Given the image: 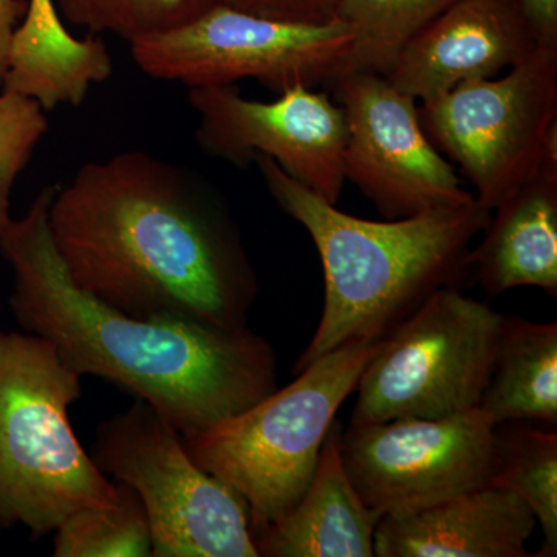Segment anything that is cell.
I'll return each instance as SVG.
<instances>
[{"label": "cell", "mask_w": 557, "mask_h": 557, "mask_svg": "<svg viewBox=\"0 0 557 557\" xmlns=\"http://www.w3.org/2000/svg\"><path fill=\"white\" fill-rule=\"evenodd\" d=\"M49 228L70 278L139 319L247 327L259 282L228 205L188 166L139 150L54 186Z\"/></svg>", "instance_id": "6da1fadb"}, {"label": "cell", "mask_w": 557, "mask_h": 557, "mask_svg": "<svg viewBox=\"0 0 557 557\" xmlns=\"http://www.w3.org/2000/svg\"><path fill=\"white\" fill-rule=\"evenodd\" d=\"M54 186L0 231L13 271L10 309L25 333L49 341L81 376L148 403L180 435L244 412L277 388L271 344L247 327L139 319L112 309L70 278L49 228Z\"/></svg>", "instance_id": "7a4b0ae2"}, {"label": "cell", "mask_w": 557, "mask_h": 557, "mask_svg": "<svg viewBox=\"0 0 557 557\" xmlns=\"http://www.w3.org/2000/svg\"><path fill=\"white\" fill-rule=\"evenodd\" d=\"M252 161L277 207L309 231L324 270V311L295 375L347 344L386 339L435 292L471 276L472 242L491 218L478 200L373 222L339 211L270 157Z\"/></svg>", "instance_id": "3957f363"}, {"label": "cell", "mask_w": 557, "mask_h": 557, "mask_svg": "<svg viewBox=\"0 0 557 557\" xmlns=\"http://www.w3.org/2000/svg\"><path fill=\"white\" fill-rule=\"evenodd\" d=\"M81 380L49 341L0 332V531L21 525L44 537L76 509L116 500V483L70 423Z\"/></svg>", "instance_id": "277c9868"}, {"label": "cell", "mask_w": 557, "mask_h": 557, "mask_svg": "<svg viewBox=\"0 0 557 557\" xmlns=\"http://www.w3.org/2000/svg\"><path fill=\"white\" fill-rule=\"evenodd\" d=\"M381 346L383 341L336 348L244 412L180 435L189 457L245 502L252 537L309 490L336 413Z\"/></svg>", "instance_id": "5b68a950"}, {"label": "cell", "mask_w": 557, "mask_h": 557, "mask_svg": "<svg viewBox=\"0 0 557 557\" xmlns=\"http://www.w3.org/2000/svg\"><path fill=\"white\" fill-rule=\"evenodd\" d=\"M418 113L432 145L493 211L557 163V47H537L504 78L458 84Z\"/></svg>", "instance_id": "8992f818"}, {"label": "cell", "mask_w": 557, "mask_h": 557, "mask_svg": "<svg viewBox=\"0 0 557 557\" xmlns=\"http://www.w3.org/2000/svg\"><path fill=\"white\" fill-rule=\"evenodd\" d=\"M91 458L141 498L152 557H259L239 494L203 471L148 403L102 421Z\"/></svg>", "instance_id": "52a82bcc"}, {"label": "cell", "mask_w": 557, "mask_h": 557, "mask_svg": "<svg viewBox=\"0 0 557 557\" xmlns=\"http://www.w3.org/2000/svg\"><path fill=\"white\" fill-rule=\"evenodd\" d=\"M504 319L460 288L435 292L383 341L362 372L350 424L440 420L478 409Z\"/></svg>", "instance_id": "ba28073f"}, {"label": "cell", "mask_w": 557, "mask_h": 557, "mask_svg": "<svg viewBox=\"0 0 557 557\" xmlns=\"http://www.w3.org/2000/svg\"><path fill=\"white\" fill-rule=\"evenodd\" d=\"M354 42L347 22L296 24L212 7L200 17L131 44L135 64L153 79L190 87L256 79L282 94L336 78Z\"/></svg>", "instance_id": "9c48e42d"}, {"label": "cell", "mask_w": 557, "mask_h": 557, "mask_svg": "<svg viewBox=\"0 0 557 557\" xmlns=\"http://www.w3.org/2000/svg\"><path fill=\"white\" fill-rule=\"evenodd\" d=\"M493 428L479 409L440 420L350 424L341 432V460L368 507L406 515L487 485Z\"/></svg>", "instance_id": "30bf717a"}, {"label": "cell", "mask_w": 557, "mask_h": 557, "mask_svg": "<svg viewBox=\"0 0 557 557\" xmlns=\"http://www.w3.org/2000/svg\"><path fill=\"white\" fill-rule=\"evenodd\" d=\"M329 84L346 115L344 178L383 218H412L475 200L424 134L416 98L372 72L344 73Z\"/></svg>", "instance_id": "8fae6325"}, {"label": "cell", "mask_w": 557, "mask_h": 557, "mask_svg": "<svg viewBox=\"0 0 557 557\" xmlns=\"http://www.w3.org/2000/svg\"><path fill=\"white\" fill-rule=\"evenodd\" d=\"M196 141L207 156L247 168L270 157L318 197L338 203L347 124L338 102L310 87H293L271 102L247 100L234 86L190 87Z\"/></svg>", "instance_id": "7c38bea8"}, {"label": "cell", "mask_w": 557, "mask_h": 557, "mask_svg": "<svg viewBox=\"0 0 557 557\" xmlns=\"http://www.w3.org/2000/svg\"><path fill=\"white\" fill-rule=\"evenodd\" d=\"M515 0H457L409 40L386 78L417 101L494 78L537 49Z\"/></svg>", "instance_id": "4fadbf2b"}, {"label": "cell", "mask_w": 557, "mask_h": 557, "mask_svg": "<svg viewBox=\"0 0 557 557\" xmlns=\"http://www.w3.org/2000/svg\"><path fill=\"white\" fill-rule=\"evenodd\" d=\"M537 520L511 490L487 485L432 507L381 518L379 557H527Z\"/></svg>", "instance_id": "5bb4252c"}, {"label": "cell", "mask_w": 557, "mask_h": 557, "mask_svg": "<svg viewBox=\"0 0 557 557\" xmlns=\"http://www.w3.org/2000/svg\"><path fill=\"white\" fill-rule=\"evenodd\" d=\"M333 423L319 453L309 490L284 518L252 537L263 557H373L381 518L348 479Z\"/></svg>", "instance_id": "9a60e30c"}, {"label": "cell", "mask_w": 557, "mask_h": 557, "mask_svg": "<svg viewBox=\"0 0 557 557\" xmlns=\"http://www.w3.org/2000/svg\"><path fill=\"white\" fill-rule=\"evenodd\" d=\"M471 263L479 284L493 298L525 285L557 295V163L491 211Z\"/></svg>", "instance_id": "2e32d148"}, {"label": "cell", "mask_w": 557, "mask_h": 557, "mask_svg": "<svg viewBox=\"0 0 557 557\" xmlns=\"http://www.w3.org/2000/svg\"><path fill=\"white\" fill-rule=\"evenodd\" d=\"M491 424L536 421L557 426V324L505 317L479 408Z\"/></svg>", "instance_id": "e0dca14e"}, {"label": "cell", "mask_w": 557, "mask_h": 557, "mask_svg": "<svg viewBox=\"0 0 557 557\" xmlns=\"http://www.w3.org/2000/svg\"><path fill=\"white\" fill-rule=\"evenodd\" d=\"M491 485L508 487L533 511L544 531L537 556L557 555V434L525 421L493 428Z\"/></svg>", "instance_id": "ac0fdd59"}, {"label": "cell", "mask_w": 557, "mask_h": 557, "mask_svg": "<svg viewBox=\"0 0 557 557\" xmlns=\"http://www.w3.org/2000/svg\"><path fill=\"white\" fill-rule=\"evenodd\" d=\"M457 0H336V17L354 30L338 75L372 72L386 76L410 39Z\"/></svg>", "instance_id": "d6986e66"}, {"label": "cell", "mask_w": 557, "mask_h": 557, "mask_svg": "<svg viewBox=\"0 0 557 557\" xmlns=\"http://www.w3.org/2000/svg\"><path fill=\"white\" fill-rule=\"evenodd\" d=\"M119 496L108 507H84L54 530V557H150L152 537L141 498L116 482Z\"/></svg>", "instance_id": "ffe728a7"}, {"label": "cell", "mask_w": 557, "mask_h": 557, "mask_svg": "<svg viewBox=\"0 0 557 557\" xmlns=\"http://www.w3.org/2000/svg\"><path fill=\"white\" fill-rule=\"evenodd\" d=\"M220 0H57L58 13L91 33H112L127 44L189 24Z\"/></svg>", "instance_id": "44dd1931"}, {"label": "cell", "mask_w": 557, "mask_h": 557, "mask_svg": "<svg viewBox=\"0 0 557 557\" xmlns=\"http://www.w3.org/2000/svg\"><path fill=\"white\" fill-rule=\"evenodd\" d=\"M47 131L49 120L39 102L16 91L0 90V231L13 219L10 200L14 183Z\"/></svg>", "instance_id": "7402d4cb"}, {"label": "cell", "mask_w": 557, "mask_h": 557, "mask_svg": "<svg viewBox=\"0 0 557 557\" xmlns=\"http://www.w3.org/2000/svg\"><path fill=\"white\" fill-rule=\"evenodd\" d=\"M230 7L267 20L296 24H325L336 17V0H220Z\"/></svg>", "instance_id": "603a6c76"}, {"label": "cell", "mask_w": 557, "mask_h": 557, "mask_svg": "<svg viewBox=\"0 0 557 557\" xmlns=\"http://www.w3.org/2000/svg\"><path fill=\"white\" fill-rule=\"evenodd\" d=\"M539 47H557V0H515Z\"/></svg>", "instance_id": "cb8c5ba5"}, {"label": "cell", "mask_w": 557, "mask_h": 557, "mask_svg": "<svg viewBox=\"0 0 557 557\" xmlns=\"http://www.w3.org/2000/svg\"><path fill=\"white\" fill-rule=\"evenodd\" d=\"M28 2L25 0H0V90L9 70L11 42L14 32L25 16Z\"/></svg>", "instance_id": "d4e9b609"}, {"label": "cell", "mask_w": 557, "mask_h": 557, "mask_svg": "<svg viewBox=\"0 0 557 557\" xmlns=\"http://www.w3.org/2000/svg\"><path fill=\"white\" fill-rule=\"evenodd\" d=\"M32 7H36V9H46V7L53 5V0H28Z\"/></svg>", "instance_id": "484cf974"}]
</instances>
